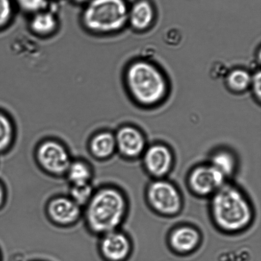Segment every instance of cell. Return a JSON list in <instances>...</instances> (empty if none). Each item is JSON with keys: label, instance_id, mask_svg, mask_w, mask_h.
Listing matches in <instances>:
<instances>
[{"label": "cell", "instance_id": "cell-5", "mask_svg": "<svg viewBox=\"0 0 261 261\" xmlns=\"http://www.w3.org/2000/svg\"><path fill=\"white\" fill-rule=\"evenodd\" d=\"M148 199L155 210L166 216L180 211L181 199L177 189L165 181H156L148 189Z\"/></svg>", "mask_w": 261, "mask_h": 261}, {"label": "cell", "instance_id": "cell-9", "mask_svg": "<svg viewBox=\"0 0 261 261\" xmlns=\"http://www.w3.org/2000/svg\"><path fill=\"white\" fill-rule=\"evenodd\" d=\"M130 243L126 235L115 231L103 234L100 243L102 256L107 261H122L130 252Z\"/></svg>", "mask_w": 261, "mask_h": 261}, {"label": "cell", "instance_id": "cell-11", "mask_svg": "<svg viewBox=\"0 0 261 261\" xmlns=\"http://www.w3.org/2000/svg\"><path fill=\"white\" fill-rule=\"evenodd\" d=\"M173 157L165 146L155 145L146 151L144 164L148 173L156 177L165 176L170 171Z\"/></svg>", "mask_w": 261, "mask_h": 261}, {"label": "cell", "instance_id": "cell-7", "mask_svg": "<svg viewBox=\"0 0 261 261\" xmlns=\"http://www.w3.org/2000/svg\"><path fill=\"white\" fill-rule=\"evenodd\" d=\"M225 176L212 165L201 166L193 171L189 178L192 190L201 196L216 193L224 185Z\"/></svg>", "mask_w": 261, "mask_h": 261}, {"label": "cell", "instance_id": "cell-17", "mask_svg": "<svg viewBox=\"0 0 261 261\" xmlns=\"http://www.w3.org/2000/svg\"><path fill=\"white\" fill-rule=\"evenodd\" d=\"M66 173L71 185L89 183L92 176L90 167L81 160L71 162Z\"/></svg>", "mask_w": 261, "mask_h": 261}, {"label": "cell", "instance_id": "cell-21", "mask_svg": "<svg viewBox=\"0 0 261 261\" xmlns=\"http://www.w3.org/2000/svg\"><path fill=\"white\" fill-rule=\"evenodd\" d=\"M22 10L30 12H40L46 7L47 0H16Z\"/></svg>", "mask_w": 261, "mask_h": 261}, {"label": "cell", "instance_id": "cell-13", "mask_svg": "<svg viewBox=\"0 0 261 261\" xmlns=\"http://www.w3.org/2000/svg\"><path fill=\"white\" fill-rule=\"evenodd\" d=\"M199 242V235L195 229L182 227L176 229L171 234V246L176 251L188 252L195 249Z\"/></svg>", "mask_w": 261, "mask_h": 261}, {"label": "cell", "instance_id": "cell-12", "mask_svg": "<svg viewBox=\"0 0 261 261\" xmlns=\"http://www.w3.org/2000/svg\"><path fill=\"white\" fill-rule=\"evenodd\" d=\"M155 16L152 4L147 0H140L129 9L127 23L136 32H144L152 27Z\"/></svg>", "mask_w": 261, "mask_h": 261}, {"label": "cell", "instance_id": "cell-18", "mask_svg": "<svg viewBox=\"0 0 261 261\" xmlns=\"http://www.w3.org/2000/svg\"><path fill=\"white\" fill-rule=\"evenodd\" d=\"M211 165L226 177L233 173L236 168V160L231 153L222 150L212 156Z\"/></svg>", "mask_w": 261, "mask_h": 261}, {"label": "cell", "instance_id": "cell-6", "mask_svg": "<svg viewBox=\"0 0 261 261\" xmlns=\"http://www.w3.org/2000/svg\"><path fill=\"white\" fill-rule=\"evenodd\" d=\"M37 158L43 170L55 175L66 173L71 162L66 148L55 140L42 143L38 148Z\"/></svg>", "mask_w": 261, "mask_h": 261}, {"label": "cell", "instance_id": "cell-3", "mask_svg": "<svg viewBox=\"0 0 261 261\" xmlns=\"http://www.w3.org/2000/svg\"><path fill=\"white\" fill-rule=\"evenodd\" d=\"M211 208L217 225L226 231H239L251 221L249 203L241 192L232 186L224 185L215 193Z\"/></svg>", "mask_w": 261, "mask_h": 261}, {"label": "cell", "instance_id": "cell-14", "mask_svg": "<svg viewBox=\"0 0 261 261\" xmlns=\"http://www.w3.org/2000/svg\"><path fill=\"white\" fill-rule=\"evenodd\" d=\"M116 149V138L111 132L99 133L92 139L90 143L92 154L99 159L111 157Z\"/></svg>", "mask_w": 261, "mask_h": 261}, {"label": "cell", "instance_id": "cell-2", "mask_svg": "<svg viewBox=\"0 0 261 261\" xmlns=\"http://www.w3.org/2000/svg\"><path fill=\"white\" fill-rule=\"evenodd\" d=\"M86 205L87 224L96 234L116 230L126 213V201L116 188H103L96 192Z\"/></svg>", "mask_w": 261, "mask_h": 261}, {"label": "cell", "instance_id": "cell-10", "mask_svg": "<svg viewBox=\"0 0 261 261\" xmlns=\"http://www.w3.org/2000/svg\"><path fill=\"white\" fill-rule=\"evenodd\" d=\"M47 212L53 221L63 226L74 223L81 213V206L65 197L53 199L48 204Z\"/></svg>", "mask_w": 261, "mask_h": 261}, {"label": "cell", "instance_id": "cell-1", "mask_svg": "<svg viewBox=\"0 0 261 261\" xmlns=\"http://www.w3.org/2000/svg\"><path fill=\"white\" fill-rule=\"evenodd\" d=\"M125 81L130 96L143 107L159 106L169 93L167 78L159 66L151 61L138 60L127 68Z\"/></svg>", "mask_w": 261, "mask_h": 261}, {"label": "cell", "instance_id": "cell-20", "mask_svg": "<svg viewBox=\"0 0 261 261\" xmlns=\"http://www.w3.org/2000/svg\"><path fill=\"white\" fill-rule=\"evenodd\" d=\"M13 137L14 130L11 122L4 114L0 113V152L10 147Z\"/></svg>", "mask_w": 261, "mask_h": 261}, {"label": "cell", "instance_id": "cell-8", "mask_svg": "<svg viewBox=\"0 0 261 261\" xmlns=\"http://www.w3.org/2000/svg\"><path fill=\"white\" fill-rule=\"evenodd\" d=\"M115 138L116 148L124 157L135 158L144 150L145 137L137 128L133 126L122 127L115 135Z\"/></svg>", "mask_w": 261, "mask_h": 261}, {"label": "cell", "instance_id": "cell-19", "mask_svg": "<svg viewBox=\"0 0 261 261\" xmlns=\"http://www.w3.org/2000/svg\"><path fill=\"white\" fill-rule=\"evenodd\" d=\"M93 194V189L90 183L71 185L70 190V198L72 199L79 206H81L89 203Z\"/></svg>", "mask_w": 261, "mask_h": 261}, {"label": "cell", "instance_id": "cell-4", "mask_svg": "<svg viewBox=\"0 0 261 261\" xmlns=\"http://www.w3.org/2000/svg\"><path fill=\"white\" fill-rule=\"evenodd\" d=\"M128 12L124 0H91L84 10L83 22L94 33L118 32L128 22Z\"/></svg>", "mask_w": 261, "mask_h": 261}, {"label": "cell", "instance_id": "cell-24", "mask_svg": "<svg viewBox=\"0 0 261 261\" xmlns=\"http://www.w3.org/2000/svg\"><path fill=\"white\" fill-rule=\"evenodd\" d=\"M4 200V191L3 189L1 184H0V206L3 204Z\"/></svg>", "mask_w": 261, "mask_h": 261}, {"label": "cell", "instance_id": "cell-23", "mask_svg": "<svg viewBox=\"0 0 261 261\" xmlns=\"http://www.w3.org/2000/svg\"><path fill=\"white\" fill-rule=\"evenodd\" d=\"M250 89H251L253 96L258 103H260L261 99V74L260 69H258L252 74L251 84Z\"/></svg>", "mask_w": 261, "mask_h": 261}, {"label": "cell", "instance_id": "cell-22", "mask_svg": "<svg viewBox=\"0 0 261 261\" xmlns=\"http://www.w3.org/2000/svg\"><path fill=\"white\" fill-rule=\"evenodd\" d=\"M12 15V5L10 0H0V28L9 22Z\"/></svg>", "mask_w": 261, "mask_h": 261}, {"label": "cell", "instance_id": "cell-15", "mask_svg": "<svg viewBox=\"0 0 261 261\" xmlns=\"http://www.w3.org/2000/svg\"><path fill=\"white\" fill-rule=\"evenodd\" d=\"M252 74L244 68H234L225 76V84L232 93L240 94L250 89Z\"/></svg>", "mask_w": 261, "mask_h": 261}, {"label": "cell", "instance_id": "cell-16", "mask_svg": "<svg viewBox=\"0 0 261 261\" xmlns=\"http://www.w3.org/2000/svg\"><path fill=\"white\" fill-rule=\"evenodd\" d=\"M30 27L38 35H49L56 29L57 19L52 13L38 12L31 20Z\"/></svg>", "mask_w": 261, "mask_h": 261}, {"label": "cell", "instance_id": "cell-25", "mask_svg": "<svg viewBox=\"0 0 261 261\" xmlns=\"http://www.w3.org/2000/svg\"><path fill=\"white\" fill-rule=\"evenodd\" d=\"M73 1L77 3H83L87 1V0H73Z\"/></svg>", "mask_w": 261, "mask_h": 261}]
</instances>
